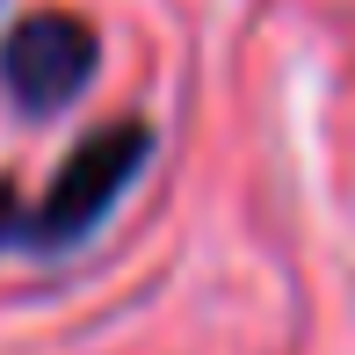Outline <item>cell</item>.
Listing matches in <instances>:
<instances>
[{
	"label": "cell",
	"mask_w": 355,
	"mask_h": 355,
	"mask_svg": "<svg viewBox=\"0 0 355 355\" xmlns=\"http://www.w3.org/2000/svg\"><path fill=\"white\" fill-rule=\"evenodd\" d=\"M8 232H15V189L0 182V239H8Z\"/></svg>",
	"instance_id": "3957f363"
},
{
	"label": "cell",
	"mask_w": 355,
	"mask_h": 355,
	"mask_svg": "<svg viewBox=\"0 0 355 355\" xmlns=\"http://www.w3.org/2000/svg\"><path fill=\"white\" fill-rule=\"evenodd\" d=\"M94 58H102V44H94L87 15L37 8V15H22V22L8 29V44H0V87L15 94V109L51 116V109H66L94 80Z\"/></svg>",
	"instance_id": "7a4b0ae2"
},
{
	"label": "cell",
	"mask_w": 355,
	"mask_h": 355,
	"mask_svg": "<svg viewBox=\"0 0 355 355\" xmlns=\"http://www.w3.org/2000/svg\"><path fill=\"white\" fill-rule=\"evenodd\" d=\"M145 153H153V131H145L138 116L102 123L94 138H80L73 153H66V167L51 174L44 203H37V211H29V225H22L29 247H73V239H87L94 225L109 218V203L138 182Z\"/></svg>",
	"instance_id": "6da1fadb"
}]
</instances>
